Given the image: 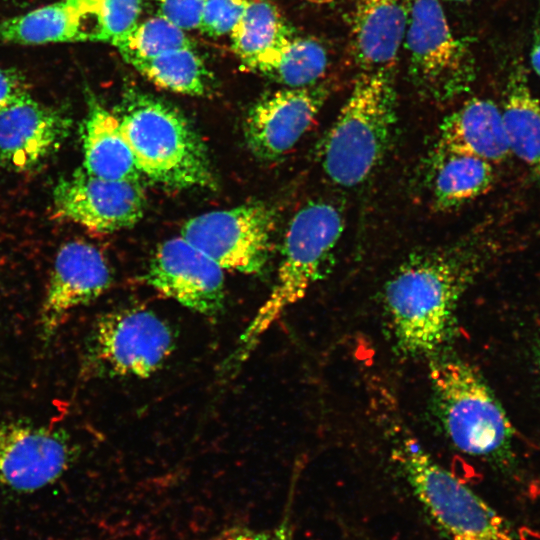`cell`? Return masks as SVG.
Instances as JSON below:
<instances>
[{"mask_svg":"<svg viewBox=\"0 0 540 540\" xmlns=\"http://www.w3.org/2000/svg\"><path fill=\"white\" fill-rule=\"evenodd\" d=\"M130 65L155 85L175 93L202 96L210 90L211 75L193 46L170 50Z\"/></svg>","mask_w":540,"mask_h":540,"instance_id":"cell-24","label":"cell"},{"mask_svg":"<svg viewBox=\"0 0 540 540\" xmlns=\"http://www.w3.org/2000/svg\"><path fill=\"white\" fill-rule=\"evenodd\" d=\"M396 123L391 70L365 71L328 131L321 150L326 176L342 187L368 179L382 162Z\"/></svg>","mask_w":540,"mask_h":540,"instance_id":"cell-4","label":"cell"},{"mask_svg":"<svg viewBox=\"0 0 540 540\" xmlns=\"http://www.w3.org/2000/svg\"><path fill=\"white\" fill-rule=\"evenodd\" d=\"M173 349L174 335L165 320L150 310L127 308L97 321L88 359L100 374L145 378L165 363Z\"/></svg>","mask_w":540,"mask_h":540,"instance_id":"cell-8","label":"cell"},{"mask_svg":"<svg viewBox=\"0 0 540 540\" xmlns=\"http://www.w3.org/2000/svg\"><path fill=\"white\" fill-rule=\"evenodd\" d=\"M83 169L94 176L139 182L141 173L117 115L96 99L88 102L81 126Z\"/></svg>","mask_w":540,"mask_h":540,"instance_id":"cell-19","label":"cell"},{"mask_svg":"<svg viewBox=\"0 0 540 540\" xmlns=\"http://www.w3.org/2000/svg\"><path fill=\"white\" fill-rule=\"evenodd\" d=\"M229 36L233 52L251 69L263 56L292 38L294 33L271 1L248 0Z\"/></svg>","mask_w":540,"mask_h":540,"instance_id":"cell-22","label":"cell"},{"mask_svg":"<svg viewBox=\"0 0 540 540\" xmlns=\"http://www.w3.org/2000/svg\"><path fill=\"white\" fill-rule=\"evenodd\" d=\"M248 0H204L199 30L211 37L230 35Z\"/></svg>","mask_w":540,"mask_h":540,"instance_id":"cell-27","label":"cell"},{"mask_svg":"<svg viewBox=\"0 0 540 540\" xmlns=\"http://www.w3.org/2000/svg\"><path fill=\"white\" fill-rule=\"evenodd\" d=\"M27 94L26 84L18 74L0 67V111Z\"/></svg>","mask_w":540,"mask_h":540,"instance_id":"cell-29","label":"cell"},{"mask_svg":"<svg viewBox=\"0 0 540 540\" xmlns=\"http://www.w3.org/2000/svg\"><path fill=\"white\" fill-rule=\"evenodd\" d=\"M189 46L186 32L159 15L138 22L114 45L128 64Z\"/></svg>","mask_w":540,"mask_h":540,"instance_id":"cell-25","label":"cell"},{"mask_svg":"<svg viewBox=\"0 0 540 540\" xmlns=\"http://www.w3.org/2000/svg\"><path fill=\"white\" fill-rule=\"evenodd\" d=\"M429 380L435 414L459 451L496 462L510 457L513 427L477 369L456 359L435 361Z\"/></svg>","mask_w":540,"mask_h":540,"instance_id":"cell-5","label":"cell"},{"mask_svg":"<svg viewBox=\"0 0 540 540\" xmlns=\"http://www.w3.org/2000/svg\"><path fill=\"white\" fill-rule=\"evenodd\" d=\"M276 540H292L290 529L286 524H282L275 532Z\"/></svg>","mask_w":540,"mask_h":540,"instance_id":"cell-32","label":"cell"},{"mask_svg":"<svg viewBox=\"0 0 540 540\" xmlns=\"http://www.w3.org/2000/svg\"><path fill=\"white\" fill-rule=\"evenodd\" d=\"M501 114L510 151L540 181V100L531 91L519 61L509 71Z\"/></svg>","mask_w":540,"mask_h":540,"instance_id":"cell-20","label":"cell"},{"mask_svg":"<svg viewBox=\"0 0 540 540\" xmlns=\"http://www.w3.org/2000/svg\"><path fill=\"white\" fill-rule=\"evenodd\" d=\"M343 228L340 211L326 201L309 202L293 216L284 237L273 288L240 335L225 361V370L237 369L269 327L322 277Z\"/></svg>","mask_w":540,"mask_h":540,"instance_id":"cell-3","label":"cell"},{"mask_svg":"<svg viewBox=\"0 0 540 540\" xmlns=\"http://www.w3.org/2000/svg\"><path fill=\"white\" fill-rule=\"evenodd\" d=\"M142 0H102L101 42L113 46L139 22Z\"/></svg>","mask_w":540,"mask_h":540,"instance_id":"cell-26","label":"cell"},{"mask_svg":"<svg viewBox=\"0 0 540 540\" xmlns=\"http://www.w3.org/2000/svg\"><path fill=\"white\" fill-rule=\"evenodd\" d=\"M102 0H59L0 21V44L101 41Z\"/></svg>","mask_w":540,"mask_h":540,"instance_id":"cell-16","label":"cell"},{"mask_svg":"<svg viewBox=\"0 0 540 540\" xmlns=\"http://www.w3.org/2000/svg\"><path fill=\"white\" fill-rule=\"evenodd\" d=\"M414 0H358L352 51L364 71L391 70L408 29Z\"/></svg>","mask_w":540,"mask_h":540,"instance_id":"cell-17","label":"cell"},{"mask_svg":"<svg viewBox=\"0 0 540 540\" xmlns=\"http://www.w3.org/2000/svg\"><path fill=\"white\" fill-rule=\"evenodd\" d=\"M530 60L533 70L540 77V2L535 15Z\"/></svg>","mask_w":540,"mask_h":540,"instance_id":"cell-31","label":"cell"},{"mask_svg":"<svg viewBox=\"0 0 540 540\" xmlns=\"http://www.w3.org/2000/svg\"><path fill=\"white\" fill-rule=\"evenodd\" d=\"M327 96L320 86L285 88L260 99L244 121L249 149L272 160L290 151L309 130Z\"/></svg>","mask_w":540,"mask_h":540,"instance_id":"cell-13","label":"cell"},{"mask_svg":"<svg viewBox=\"0 0 540 540\" xmlns=\"http://www.w3.org/2000/svg\"><path fill=\"white\" fill-rule=\"evenodd\" d=\"M157 15L186 31L199 29L204 0H155Z\"/></svg>","mask_w":540,"mask_h":540,"instance_id":"cell-28","label":"cell"},{"mask_svg":"<svg viewBox=\"0 0 540 540\" xmlns=\"http://www.w3.org/2000/svg\"><path fill=\"white\" fill-rule=\"evenodd\" d=\"M411 490L450 540H516L511 524L412 438L394 449Z\"/></svg>","mask_w":540,"mask_h":540,"instance_id":"cell-6","label":"cell"},{"mask_svg":"<svg viewBox=\"0 0 540 540\" xmlns=\"http://www.w3.org/2000/svg\"><path fill=\"white\" fill-rule=\"evenodd\" d=\"M404 42L410 78L422 94L444 101L470 89L473 52L453 33L439 0H414Z\"/></svg>","mask_w":540,"mask_h":540,"instance_id":"cell-7","label":"cell"},{"mask_svg":"<svg viewBox=\"0 0 540 540\" xmlns=\"http://www.w3.org/2000/svg\"><path fill=\"white\" fill-rule=\"evenodd\" d=\"M307 1L314 4H327V3L332 2L333 0H307Z\"/></svg>","mask_w":540,"mask_h":540,"instance_id":"cell-33","label":"cell"},{"mask_svg":"<svg viewBox=\"0 0 540 540\" xmlns=\"http://www.w3.org/2000/svg\"><path fill=\"white\" fill-rule=\"evenodd\" d=\"M71 119L30 94L0 111V165L25 171L55 152L68 136Z\"/></svg>","mask_w":540,"mask_h":540,"instance_id":"cell-15","label":"cell"},{"mask_svg":"<svg viewBox=\"0 0 540 540\" xmlns=\"http://www.w3.org/2000/svg\"><path fill=\"white\" fill-rule=\"evenodd\" d=\"M327 65V51L319 41L294 35L263 56L251 70L287 88H302L315 85Z\"/></svg>","mask_w":540,"mask_h":540,"instance_id":"cell-23","label":"cell"},{"mask_svg":"<svg viewBox=\"0 0 540 540\" xmlns=\"http://www.w3.org/2000/svg\"><path fill=\"white\" fill-rule=\"evenodd\" d=\"M491 163L466 154L437 150L433 162L432 196L439 209L448 210L490 189Z\"/></svg>","mask_w":540,"mask_h":540,"instance_id":"cell-21","label":"cell"},{"mask_svg":"<svg viewBox=\"0 0 540 540\" xmlns=\"http://www.w3.org/2000/svg\"><path fill=\"white\" fill-rule=\"evenodd\" d=\"M449 1H455V2H465V1H470V0H449Z\"/></svg>","mask_w":540,"mask_h":540,"instance_id":"cell-35","label":"cell"},{"mask_svg":"<svg viewBox=\"0 0 540 540\" xmlns=\"http://www.w3.org/2000/svg\"><path fill=\"white\" fill-rule=\"evenodd\" d=\"M472 275L470 262L448 253L414 256L399 267L385 285L384 301L402 352L431 354L445 342Z\"/></svg>","mask_w":540,"mask_h":540,"instance_id":"cell-1","label":"cell"},{"mask_svg":"<svg viewBox=\"0 0 540 540\" xmlns=\"http://www.w3.org/2000/svg\"><path fill=\"white\" fill-rule=\"evenodd\" d=\"M110 283L108 263L96 247L82 241L63 245L41 308L42 337L50 339L72 310L98 298Z\"/></svg>","mask_w":540,"mask_h":540,"instance_id":"cell-14","label":"cell"},{"mask_svg":"<svg viewBox=\"0 0 540 540\" xmlns=\"http://www.w3.org/2000/svg\"><path fill=\"white\" fill-rule=\"evenodd\" d=\"M216 540H276L266 533L246 527H233L224 531Z\"/></svg>","mask_w":540,"mask_h":540,"instance_id":"cell-30","label":"cell"},{"mask_svg":"<svg viewBox=\"0 0 540 540\" xmlns=\"http://www.w3.org/2000/svg\"><path fill=\"white\" fill-rule=\"evenodd\" d=\"M275 227L274 209L254 202L193 217L181 236L223 270L259 274L269 260Z\"/></svg>","mask_w":540,"mask_h":540,"instance_id":"cell-9","label":"cell"},{"mask_svg":"<svg viewBox=\"0 0 540 540\" xmlns=\"http://www.w3.org/2000/svg\"><path fill=\"white\" fill-rule=\"evenodd\" d=\"M117 117L141 175L171 188L215 187L206 147L176 107L131 91Z\"/></svg>","mask_w":540,"mask_h":540,"instance_id":"cell-2","label":"cell"},{"mask_svg":"<svg viewBox=\"0 0 540 540\" xmlns=\"http://www.w3.org/2000/svg\"><path fill=\"white\" fill-rule=\"evenodd\" d=\"M437 150L466 154L489 163L504 160L511 151L498 106L480 98L465 102L440 124Z\"/></svg>","mask_w":540,"mask_h":540,"instance_id":"cell-18","label":"cell"},{"mask_svg":"<svg viewBox=\"0 0 540 540\" xmlns=\"http://www.w3.org/2000/svg\"><path fill=\"white\" fill-rule=\"evenodd\" d=\"M538 361H539V364H540V341H539V347H538Z\"/></svg>","mask_w":540,"mask_h":540,"instance_id":"cell-34","label":"cell"},{"mask_svg":"<svg viewBox=\"0 0 540 540\" xmlns=\"http://www.w3.org/2000/svg\"><path fill=\"white\" fill-rule=\"evenodd\" d=\"M53 204L58 216L104 233L135 225L145 198L139 182L105 179L81 168L58 181Z\"/></svg>","mask_w":540,"mask_h":540,"instance_id":"cell-11","label":"cell"},{"mask_svg":"<svg viewBox=\"0 0 540 540\" xmlns=\"http://www.w3.org/2000/svg\"><path fill=\"white\" fill-rule=\"evenodd\" d=\"M75 457L63 430L24 422L0 425V485L32 493L57 481Z\"/></svg>","mask_w":540,"mask_h":540,"instance_id":"cell-10","label":"cell"},{"mask_svg":"<svg viewBox=\"0 0 540 540\" xmlns=\"http://www.w3.org/2000/svg\"><path fill=\"white\" fill-rule=\"evenodd\" d=\"M145 279L158 292L198 313L215 316L223 309V269L182 236L156 249Z\"/></svg>","mask_w":540,"mask_h":540,"instance_id":"cell-12","label":"cell"}]
</instances>
